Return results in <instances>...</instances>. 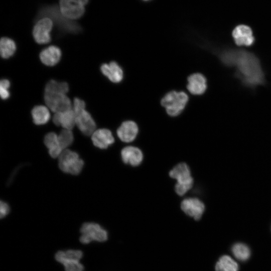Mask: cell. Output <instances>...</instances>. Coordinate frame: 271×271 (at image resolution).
Wrapping results in <instances>:
<instances>
[{
  "label": "cell",
  "mask_w": 271,
  "mask_h": 271,
  "mask_svg": "<svg viewBox=\"0 0 271 271\" xmlns=\"http://www.w3.org/2000/svg\"><path fill=\"white\" fill-rule=\"evenodd\" d=\"M222 61L228 65H235L242 80L254 86L263 82L259 62L254 55L244 51H229L222 54Z\"/></svg>",
  "instance_id": "obj_1"
},
{
  "label": "cell",
  "mask_w": 271,
  "mask_h": 271,
  "mask_svg": "<svg viewBox=\"0 0 271 271\" xmlns=\"http://www.w3.org/2000/svg\"><path fill=\"white\" fill-rule=\"evenodd\" d=\"M44 17L51 19L61 33L78 34L82 30L78 23L65 18L60 12L59 7L56 5H47L40 8L36 19L38 20Z\"/></svg>",
  "instance_id": "obj_2"
},
{
  "label": "cell",
  "mask_w": 271,
  "mask_h": 271,
  "mask_svg": "<svg viewBox=\"0 0 271 271\" xmlns=\"http://www.w3.org/2000/svg\"><path fill=\"white\" fill-rule=\"evenodd\" d=\"M188 100L189 97L185 92L172 90L163 97L161 104L169 116L175 117L181 113Z\"/></svg>",
  "instance_id": "obj_3"
},
{
  "label": "cell",
  "mask_w": 271,
  "mask_h": 271,
  "mask_svg": "<svg viewBox=\"0 0 271 271\" xmlns=\"http://www.w3.org/2000/svg\"><path fill=\"white\" fill-rule=\"evenodd\" d=\"M169 176L177 181L175 191L179 196L185 195L193 186V178L189 166L185 163L175 166L170 171Z\"/></svg>",
  "instance_id": "obj_4"
},
{
  "label": "cell",
  "mask_w": 271,
  "mask_h": 271,
  "mask_svg": "<svg viewBox=\"0 0 271 271\" xmlns=\"http://www.w3.org/2000/svg\"><path fill=\"white\" fill-rule=\"evenodd\" d=\"M59 167L64 173L77 175L80 174L84 166V161L75 152L64 150L58 157Z\"/></svg>",
  "instance_id": "obj_5"
},
{
  "label": "cell",
  "mask_w": 271,
  "mask_h": 271,
  "mask_svg": "<svg viewBox=\"0 0 271 271\" xmlns=\"http://www.w3.org/2000/svg\"><path fill=\"white\" fill-rule=\"evenodd\" d=\"M83 256L80 250H59L55 255L57 261L63 264L65 271H83L84 266L80 262Z\"/></svg>",
  "instance_id": "obj_6"
},
{
  "label": "cell",
  "mask_w": 271,
  "mask_h": 271,
  "mask_svg": "<svg viewBox=\"0 0 271 271\" xmlns=\"http://www.w3.org/2000/svg\"><path fill=\"white\" fill-rule=\"evenodd\" d=\"M80 231L81 236L79 240L85 244L93 241L103 242L107 241L108 238L107 231L96 223H84L80 228Z\"/></svg>",
  "instance_id": "obj_7"
},
{
  "label": "cell",
  "mask_w": 271,
  "mask_h": 271,
  "mask_svg": "<svg viewBox=\"0 0 271 271\" xmlns=\"http://www.w3.org/2000/svg\"><path fill=\"white\" fill-rule=\"evenodd\" d=\"M88 3V0H59V8L65 18L74 21L83 16Z\"/></svg>",
  "instance_id": "obj_8"
},
{
  "label": "cell",
  "mask_w": 271,
  "mask_h": 271,
  "mask_svg": "<svg viewBox=\"0 0 271 271\" xmlns=\"http://www.w3.org/2000/svg\"><path fill=\"white\" fill-rule=\"evenodd\" d=\"M44 101L54 112H62L71 109L72 103L66 94L44 92Z\"/></svg>",
  "instance_id": "obj_9"
},
{
  "label": "cell",
  "mask_w": 271,
  "mask_h": 271,
  "mask_svg": "<svg viewBox=\"0 0 271 271\" xmlns=\"http://www.w3.org/2000/svg\"><path fill=\"white\" fill-rule=\"evenodd\" d=\"M52 20L48 17L37 20L33 29V36L39 44H46L51 40V32L53 27Z\"/></svg>",
  "instance_id": "obj_10"
},
{
  "label": "cell",
  "mask_w": 271,
  "mask_h": 271,
  "mask_svg": "<svg viewBox=\"0 0 271 271\" xmlns=\"http://www.w3.org/2000/svg\"><path fill=\"white\" fill-rule=\"evenodd\" d=\"M181 208L186 215L198 221L204 213L205 205L197 198H187L181 202Z\"/></svg>",
  "instance_id": "obj_11"
},
{
  "label": "cell",
  "mask_w": 271,
  "mask_h": 271,
  "mask_svg": "<svg viewBox=\"0 0 271 271\" xmlns=\"http://www.w3.org/2000/svg\"><path fill=\"white\" fill-rule=\"evenodd\" d=\"M75 115L76 124L80 131L87 136L92 135L96 124L89 112L84 109Z\"/></svg>",
  "instance_id": "obj_12"
},
{
  "label": "cell",
  "mask_w": 271,
  "mask_h": 271,
  "mask_svg": "<svg viewBox=\"0 0 271 271\" xmlns=\"http://www.w3.org/2000/svg\"><path fill=\"white\" fill-rule=\"evenodd\" d=\"M138 132V126L132 120L123 121L116 131L118 138L124 143H130L133 141L137 138Z\"/></svg>",
  "instance_id": "obj_13"
},
{
  "label": "cell",
  "mask_w": 271,
  "mask_h": 271,
  "mask_svg": "<svg viewBox=\"0 0 271 271\" xmlns=\"http://www.w3.org/2000/svg\"><path fill=\"white\" fill-rule=\"evenodd\" d=\"M93 145L100 149H106L114 142L111 131L107 128L95 130L91 135Z\"/></svg>",
  "instance_id": "obj_14"
},
{
  "label": "cell",
  "mask_w": 271,
  "mask_h": 271,
  "mask_svg": "<svg viewBox=\"0 0 271 271\" xmlns=\"http://www.w3.org/2000/svg\"><path fill=\"white\" fill-rule=\"evenodd\" d=\"M232 36L238 46H250L254 41L251 29L245 25L237 26L233 31Z\"/></svg>",
  "instance_id": "obj_15"
},
{
  "label": "cell",
  "mask_w": 271,
  "mask_h": 271,
  "mask_svg": "<svg viewBox=\"0 0 271 271\" xmlns=\"http://www.w3.org/2000/svg\"><path fill=\"white\" fill-rule=\"evenodd\" d=\"M187 88L193 95L203 94L207 88L206 78L199 73L191 74L187 78Z\"/></svg>",
  "instance_id": "obj_16"
},
{
  "label": "cell",
  "mask_w": 271,
  "mask_h": 271,
  "mask_svg": "<svg viewBox=\"0 0 271 271\" xmlns=\"http://www.w3.org/2000/svg\"><path fill=\"white\" fill-rule=\"evenodd\" d=\"M121 158L124 163L137 167L142 162L144 156L139 148L134 146H127L121 151Z\"/></svg>",
  "instance_id": "obj_17"
},
{
  "label": "cell",
  "mask_w": 271,
  "mask_h": 271,
  "mask_svg": "<svg viewBox=\"0 0 271 271\" xmlns=\"http://www.w3.org/2000/svg\"><path fill=\"white\" fill-rule=\"evenodd\" d=\"M100 71L103 75L113 83H119L123 78V70L115 61L102 64L100 66Z\"/></svg>",
  "instance_id": "obj_18"
},
{
  "label": "cell",
  "mask_w": 271,
  "mask_h": 271,
  "mask_svg": "<svg viewBox=\"0 0 271 271\" xmlns=\"http://www.w3.org/2000/svg\"><path fill=\"white\" fill-rule=\"evenodd\" d=\"M61 49L56 46H50L40 53V59L42 63L47 66H54L58 64L61 58Z\"/></svg>",
  "instance_id": "obj_19"
},
{
  "label": "cell",
  "mask_w": 271,
  "mask_h": 271,
  "mask_svg": "<svg viewBox=\"0 0 271 271\" xmlns=\"http://www.w3.org/2000/svg\"><path fill=\"white\" fill-rule=\"evenodd\" d=\"M53 121L57 126H61L64 129L71 130L76 124V115L73 110L55 113Z\"/></svg>",
  "instance_id": "obj_20"
},
{
  "label": "cell",
  "mask_w": 271,
  "mask_h": 271,
  "mask_svg": "<svg viewBox=\"0 0 271 271\" xmlns=\"http://www.w3.org/2000/svg\"><path fill=\"white\" fill-rule=\"evenodd\" d=\"M44 142L48 149L49 155L53 158L59 157L63 151L59 143L58 135L54 132L46 134Z\"/></svg>",
  "instance_id": "obj_21"
},
{
  "label": "cell",
  "mask_w": 271,
  "mask_h": 271,
  "mask_svg": "<svg viewBox=\"0 0 271 271\" xmlns=\"http://www.w3.org/2000/svg\"><path fill=\"white\" fill-rule=\"evenodd\" d=\"M33 122L36 125L47 123L50 118V113L48 108L44 105H36L31 111Z\"/></svg>",
  "instance_id": "obj_22"
},
{
  "label": "cell",
  "mask_w": 271,
  "mask_h": 271,
  "mask_svg": "<svg viewBox=\"0 0 271 271\" xmlns=\"http://www.w3.org/2000/svg\"><path fill=\"white\" fill-rule=\"evenodd\" d=\"M17 49L15 41L8 37H2L0 41V53L4 59H9L13 56Z\"/></svg>",
  "instance_id": "obj_23"
},
{
  "label": "cell",
  "mask_w": 271,
  "mask_h": 271,
  "mask_svg": "<svg viewBox=\"0 0 271 271\" xmlns=\"http://www.w3.org/2000/svg\"><path fill=\"white\" fill-rule=\"evenodd\" d=\"M237 263L230 256L223 255L217 262L216 271H238Z\"/></svg>",
  "instance_id": "obj_24"
},
{
  "label": "cell",
  "mask_w": 271,
  "mask_h": 271,
  "mask_svg": "<svg viewBox=\"0 0 271 271\" xmlns=\"http://www.w3.org/2000/svg\"><path fill=\"white\" fill-rule=\"evenodd\" d=\"M69 85L66 82H59L52 79L46 84L44 92L66 94L69 91Z\"/></svg>",
  "instance_id": "obj_25"
},
{
  "label": "cell",
  "mask_w": 271,
  "mask_h": 271,
  "mask_svg": "<svg viewBox=\"0 0 271 271\" xmlns=\"http://www.w3.org/2000/svg\"><path fill=\"white\" fill-rule=\"evenodd\" d=\"M232 251L234 256L241 261L248 259L250 254L248 247L242 243L235 244L232 248Z\"/></svg>",
  "instance_id": "obj_26"
},
{
  "label": "cell",
  "mask_w": 271,
  "mask_h": 271,
  "mask_svg": "<svg viewBox=\"0 0 271 271\" xmlns=\"http://www.w3.org/2000/svg\"><path fill=\"white\" fill-rule=\"evenodd\" d=\"M58 136L59 143L63 150L67 149L73 143V134L70 129H63Z\"/></svg>",
  "instance_id": "obj_27"
},
{
  "label": "cell",
  "mask_w": 271,
  "mask_h": 271,
  "mask_svg": "<svg viewBox=\"0 0 271 271\" xmlns=\"http://www.w3.org/2000/svg\"><path fill=\"white\" fill-rule=\"evenodd\" d=\"M11 83L7 79H3L0 82V94L1 98L3 100H6L10 97V93L9 89Z\"/></svg>",
  "instance_id": "obj_28"
},
{
  "label": "cell",
  "mask_w": 271,
  "mask_h": 271,
  "mask_svg": "<svg viewBox=\"0 0 271 271\" xmlns=\"http://www.w3.org/2000/svg\"><path fill=\"white\" fill-rule=\"evenodd\" d=\"M85 108L84 101L78 97H75L73 100V110L75 114L83 110Z\"/></svg>",
  "instance_id": "obj_29"
},
{
  "label": "cell",
  "mask_w": 271,
  "mask_h": 271,
  "mask_svg": "<svg viewBox=\"0 0 271 271\" xmlns=\"http://www.w3.org/2000/svg\"><path fill=\"white\" fill-rule=\"evenodd\" d=\"M10 207L9 205L5 202L1 201L0 216L1 218L6 217L9 213Z\"/></svg>",
  "instance_id": "obj_30"
},
{
  "label": "cell",
  "mask_w": 271,
  "mask_h": 271,
  "mask_svg": "<svg viewBox=\"0 0 271 271\" xmlns=\"http://www.w3.org/2000/svg\"><path fill=\"white\" fill-rule=\"evenodd\" d=\"M144 1H148V0H144Z\"/></svg>",
  "instance_id": "obj_31"
}]
</instances>
